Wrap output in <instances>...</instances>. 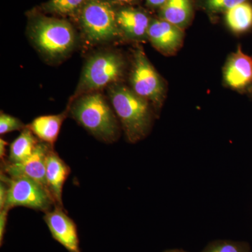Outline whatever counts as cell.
<instances>
[{
    "label": "cell",
    "instance_id": "603a6c76",
    "mask_svg": "<svg viewBox=\"0 0 252 252\" xmlns=\"http://www.w3.org/2000/svg\"><path fill=\"white\" fill-rule=\"evenodd\" d=\"M166 1L167 0H146L148 6L152 8H158V9H160Z\"/></svg>",
    "mask_w": 252,
    "mask_h": 252
},
{
    "label": "cell",
    "instance_id": "8fae6325",
    "mask_svg": "<svg viewBox=\"0 0 252 252\" xmlns=\"http://www.w3.org/2000/svg\"><path fill=\"white\" fill-rule=\"evenodd\" d=\"M151 19L143 10L124 6L117 11V23L121 36L132 41L148 39Z\"/></svg>",
    "mask_w": 252,
    "mask_h": 252
},
{
    "label": "cell",
    "instance_id": "5bb4252c",
    "mask_svg": "<svg viewBox=\"0 0 252 252\" xmlns=\"http://www.w3.org/2000/svg\"><path fill=\"white\" fill-rule=\"evenodd\" d=\"M69 109L55 115L41 116L26 126L38 140L54 146L59 137L61 126L67 117Z\"/></svg>",
    "mask_w": 252,
    "mask_h": 252
},
{
    "label": "cell",
    "instance_id": "6da1fadb",
    "mask_svg": "<svg viewBox=\"0 0 252 252\" xmlns=\"http://www.w3.org/2000/svg\"><path fill=\"white\" fill-rule=\"evenodd\" d=\"M107 93L126 139L135 144L149 135L153 126L154 113L152 104L119 82L108 86Z\"/></svg>",
    "mask_w": 252,
    "mask_h": 252
},
{
    "label": "cell",
    "instance_id": "8992f818",
    "mask_svg": "<svg viewBox=\"0 0 252 252\" xmlns=\"http://www.w3.org/2000/svg\"><path fill=\"white\" fill-rule=\"evenodd\" d=\"M130 84L136 94L157 110L160 109L165 98V84L142 48H137L133 54Z\"/></svg>",
    "mask_w": 252,
    "mask_h": 252
},
{
    "label": "cell",
    "instance_id": "30bf717a",
    "mask_svg": "<svg viewBox=\"0 0 252 252\" xmlns=\"http://www.w3.org/2000/svg\"><path fill=\"white\" fill-rule=\"evenodd\" d=\"M148 39L162 54L172 55L182 45L184 31L161 18L152 19L148 30Z\"/></svg>",
    "mask_w": 252,
    "mask_h": 252
},
{
    "label": "cell",
    "instance_id": "52a82bcc",
    "mask_svg": "<svg viewBox=\"0 0 252 252\" xmlns=\"http://www.w3.org/2000/svg\"><path fill=\"white\" fill-rule=\"evenodd\" d=\"M1 180L8 186L7 195L2 210L9 212L11 209L20 206L46 213L54 204L49 190L36 181L28 177L11 178L2 172Z\"/></svg>",
    "mask_w": 252,
    "mask_h": 252
},
{
    "label": "cell",
    "instance_id": "ac0fdd59",
    "mask_svg": "<svg viewBox=\"0 0 252 252\" xmlns=\"http://www.w3.org/2000/svg\"><path fill=\"white\" fill-rule=\"evenodd\" d=\"M86 0H49L42 5L43 11L48 14L76 17Z\"/></svg>",
    "mask_w": 252,
    "mask_h": 252
},
{
    "label": "cell",
    "instance_id": "d6986e66",
    "mask_svg": "<svg viewBox=\"0 0 252 252\" xmlns=\"http://www.w3.org/2000/svg\"><path fill=\"white\" fill-rule=\"evenodd\" d=\"M245 1H252V0H197L195 4L198 9L203 10L210 17H213L224 14L228 10Z\"/></svg>",
    "mask_w": 252,
    "mask_h": 252
},
{
    "label": "cell",
    "instance_id": "ba28073f",
    "mask_svg": "<svg viewBox=\"0 0 252 252\" xmlns=\"http://www.w3.org/2000/svg\"><path fill=\"white\" fill-rule=\"evenodd\" d=\"M54 146L39 141L34 153L29 158L21 162L3 161L1 172L11 178L28 177L36 181L48 190L46 179V158L50 149Z\"/></svg>",
    "mask_w": 252,
    "mask_h": 252
},
{
    "label": "cell",
    "instance_id": "3957f363",
    "mask_svg": "<svg viewBox=\"0 0 252 252\" xmlns=\"http://www.w3.org/2000/svg\"><path fill=\"white\" fill-rule=\"evenodd\" d=\"M28 34L36 50L53 62L69 56L77 41L75 31L68 21L41 14L31 15Z\"/></svg>",
    "mask_w": 252,
    "mask_h": 252
},
{
    "label": "cell",
    "instance_id": "9a60e30c",
    "mask_svg": "<svg viewBox=\"0 0 252 252\" xmlns=\"http://www.w3.org/2000/svg\"><path fill=\"white\" fill-rule=\"evenodd\" d=\"M193 3L192 0H167L160 9V18L184 30L193 20Z\"/></svg>",
    "mask_w": 252,
    "mask_h": 252
},
{
    "label": "cell",
    "instance_id": "9c48e42d",
    "mask_svg": "<svg viewBox=\"0 0 252 252\" xmlns=\"http://www.w3.org/2000/svg\"><path fill=\"white\" fill-rule=\"evenodd\" d=\"M44 220L53 238L69 252H81L77 225L63 207L55 206L54 210L46 212Z\"/></svg>",
    "mask_w": 252,
    "mask_h": 252
},
{
    "label": "cell",
    "instance_id": "7c38bea8",
    "mask_svg": "<svg viewBox=\"0 0 252 252\" xmlns=\"http://www.w3.org/2000/svg\"><path fill=\"white\" fill-rule=\"evenodd\" d=\"M227 85L234 90L252 87V58L242 51L241 46L230 56L223 72Z\"/></svg>",
    "mask_w": 252,
    "mask_h": 252
},
{
    "label": "cell",
    "instance_id": "4fadbf2b",
    "mask_svg": "<svg viewBox=\"0 0 252 252\" xmlns=\"http://www.w3.org/2000/svg\"><path fill=\"white\" fill-rule=\"evenodd\" d=\"M70 172V167L55 152L54 147L50 149L46 158V179L55 206L63 207V185Z\"/></svg>",
    "mask_w": 252,
    "mask_h": 252
},
{
    "label": "cell",
    "instance_id": "5b68a950",
    "mask_svg": "<svg viewBox=\"0 0 252 252\" xmlns=\"http://www.w3.org/2000/svg\"><path fill=\"white\" fill-rule=\"evenodd\" d=\"M125 61L119 53L107 51L91 56L86 61L72 99L119 82L125 71Z\"/></svg>",
    "mask_w": 252,
    "mask_h": 252
},
{
    "label": "cell",
    "instance_id": "cb8c5ba5",
    "mask_svg": "<svg viewBox=\"0 0 252 252\" xmlns=\"http://www.w3.org/2000/svg\"><path fill=\"white\" fill-rule=\"evenodd\" d=\"M8 145V142L3 140V139H0V158H1V160L4 161V157L6 155V147Z\"/></svg>",
    "mask_w": 252,
    "mask_h": 252
},
{
    "label": "cell",
    "instance_id": "e0dca14e",
    "mask_svg": "<svg viewBox=\"0 0 252 252\" xmlns=\"http://www.w3.org/2000/svg\"><path fill=\"white\" fill-rule=\"evenodd\" d=\"M39 142L37 137L26 127L10 145L7 161L17 163L27 160L34 153Z\"/></svg>",
    "mask_w": 252,
    "mask_h": 252
},
{
    "label": "cell",
    "instance_id": "d4e9b609",
    "mask_svg": "<svg viewBox=\"0 0 252 252\" xmlns=\"http://www.w3.org/2000/svg\"><path fill=\"white\" fill-rule=\"evenodd\" d=\"M114 2L119 3L123 4H134L137 3L139 0H110Z\"/></svg>",
    "mask_w": 252,
    "mask_h": 252
},
{
    "label": "cell",
    "instance_id": "277c9868",
    "mask_svg": "<svg viewBox=\"0 0 252 252\" xmlns=\"http://www.w3.org/2000/svg\"><path fill=\"white\" fill-rule=\"evenodd\" d=\"M117 11L110 0H86L77 18L84 39L89 44L110 42L121 36Z\"/></svg>",
    "mask_w": 252,
    "mask_h": 252
},
{
    "label": "cell",
    "instance_id": "44dd1931",
    "mask_svg": "<svg viewBox=\"0 0 252 252\" xmlns=\"http://www.w3.org/2000/svg\"><path fill=\"white\" fill-rule=\"evenodd\" d=\"M26 126L17 118L1 112L0 114V135H3L15 130H23Z\"/></svg>",
    "mask_w": 252,
    "mask_h": 252
},
{
    "label": "cell",
    "instance_id": "7a4b0ae2",
    "mask_svg": "<svg viewBox=\"0 0 252 252\" xmlns=\"http://www.w3.org/2000/svg\"><path fill=\"white\" fill-rule=\"evenodd\" d=\"M67 108L71 117L97 140L112 143L119 139V119L99 91L72 99Z\"/></svg>",
    "mask_w": 252,
    "mask_h": 252
},
{
    "label": "cell",
    "instance_id": "2e32d148",
    "mask_svg": "<svg viewBox=\"0 0 252 252\" xmlns=\"http://www.w3.org/2000/svg\"><path fill=\"white\" fill-rule=\"evenodd\" d=\"M224 17L230 31L236 34L247 32L252 28V1L236 5L225 13Z\"/></svg>",
    "mask_w": 252,
    "mask_h": 252
},
{
    "label": "cell",
    "instance_id": "484cf974",
    "mask_svg": "<svg viewBox=\"0 0 252 252\" xmlns=\"http://www.w3.org/2000/svg\"><path fill=\"white\" fill-rule=\"evenodd\" d=\"M163 252H188L185 251L184 250H181V249H171V250H165Z\"/></svg>",
    "mask_w": 252,
    "mask_h": 252
},
{
    "label": "cell",
    "instance_id": "7402d4cb",
    "mask_svg": "<svg viewBox=\"0 0 252 252\" xmlns=\"http://www.w3.org/2000/svg\"><path fill=\"white\" fill-rule=\"evenodd\" d=\"M8 213H9V212L5 210H1L0 211V244H1V246L2 245L3 241H4Z\"/></svg>",
    "mask_w": 252,
    "mask_h": 252
},
{
    "label": "cell",
    "instance_id": "ffe728a7",
    "mask_svg": "<svg viewBox=\"0 0 252 252\" xmlns=\"http://www.w3.org/2000/svg\"><path fill=\"white\" fill-rule=\"evenodd\" d=\"M200 252H252L250 244L244 241L217 240L210 242Z\"/></svg>",
    "mask_w": 252,
    "mask_h": 252
}]
</instances>
